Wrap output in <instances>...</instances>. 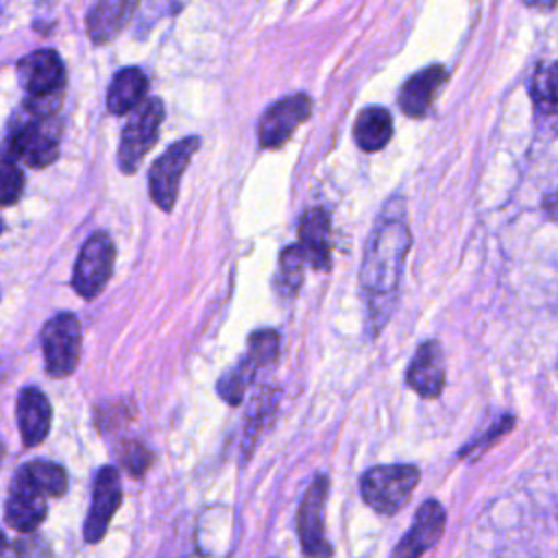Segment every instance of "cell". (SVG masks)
Masks as SVG:
<instances>
[{"label": "cell", "instance_id": "6da1fadb", "mask_svg": "<svg viewBox=\"0 0 558 558\" xmlns=\"http://www.w3.org/2000/svg\"><path fill=\"white\" fill-rule=\"evenodd\" d=\"M412 235L403 220V214L397 211L390 216L388 211L381 214L377 220L366 248H364V262H362V290L366 294L368 305V320L375 325V331L386 325L395 301L397 290L401 281V268L405 262V255L410 251Z\"/></svg>", "mask_w": 558, "mask_h": 558}, {"label": "cell", "instance_id": "7a4b0ae2", "mask_svg": "<svg viewBox=\"0 0 558 558\" xmlns=\"http://www.w3.org/2000/svg\"><path fill=\"white\" fill-rule=\"evenodd\" d=\"M421 471L414 464H386L368 469L360 480L362 499L384 517L399 512L412 497Z\"/></svg>", "mask_w": 558, "mask_h": 558}, {"label": "cell", "instance_id": "3957f363", "mask_svg": "<svg viewBox=\"0 0 558 558\" xmlns=\"http://www.w3.org/2000/svg\"><path fill=\"white\" fill-rule=\"evenodd\" d=\"M161 120H163V105L159 98L142 100L131 111V120L122 129L120 148H118V163L122 172L133 174L140 168L144 155L157 142Z\"/></svg>", "mask_w": 558, "mask_h": 558}, {"label": "cell", "instance_id": "277c9868", "mask_svg": "<svg viewBox=\"0 0 558 558\" xmlns=\"http://www.w3.org/2000/svg\"><path fill=\"white\" fill-rule=\"evenodd\" d=\"M46 368L52 377L70 375L78 364L81 327L72 314H57L41 329Z\"/></svg>", "mask_w": 558, "mask_h": 558}, {"label": "cell", "instance_id": "5b68a950", "mask_svg": "<svg viewBox=\"0 0 558 558\" xmlns=\"http://www.w3.org/2000/svg\"><path fill=\"white\" fill-rule=\"evenodd\" d=\"M329 482L325 475L314 477L310 488L303 495L296 527L303 554L310 558H331L333 549L325 538V501H327Z\"/></svg>", "mask_w": 558, "mask_h": 558}, {"label": "cell", "instance_id": "8992f818", "mask_svg": "<svg viewBox=\"0 0 558 558\" xmlns=\"http://www.w3.org/2000/svg\"><path fill=\"white\" fill-rule=\"evenodd\" d=\"M201 140L198 137H183L179 142H174L150 168L148 174V185H150V196L153 201L163 209L170 211L174 201H177V192H179V179L183 174V170L187 168L192 155L198 150Z\"/></svg>", "mask_w": 558, "mask_h": 558}, {"label": "cell", "instance_id": "52a82bcc", "mask_svg": "<svg viewBox=\"0 0 558 558\" xmlns=\"http://www.w3.org/2000/svg\"><path fill=\"white\" fill-rule=\"evenodd\" d=\"M111 270H113V242L105 231H96L87 238V242L78 253L74 275H72V286L83 299H94L109 281Z\"/></svg>", "mask_w": 558, "mask_h": 558}, {"label": "cell", "instance_id": "ba28073f", "mask_svg": "<svg viewBox=\"0 0 558 558\" xmlns=\"http://www.w3.org/2000/svg\"><path fill=\"white\" fill-rule=\"evenodd\" d=\"M17 81L31 98L61 94L65 70L54 50H35L17 61Z\"/></svg>", "mask_w": 558, "mask_h": 558}, {"label": "cell", "instance_id": "9c48e42d", "mask_svg": "<svg viewBox=\"0 0 558 558\" xmlns=\"http://www.w3.org/2000/svg\"><path fill=\"white\" fill-rule=\"evenodd\" d=\"M312 102L305 94H294L288 98L277 100L259 122V144L264 148H279L283 146L294 129L310 118Z\"/></svg>", "mask_w": 558, "mask_h": 558}, {"label": "cell", "instance_id": "30bf717a", "mask_svg": "<svg viewBox=\"0 0 558 558\" xmlns=\"http://www.w3.org/2000/svg\"><path fill=\"white\" fill-rule=\"evenodd\" d=\"M442 532H445V508L440 506V501L427 499L418 508L408 534L395 545L390 558H423V554L440 541Z\"/></svg>", "mask_w": 558, "mask_h": 558}, {"label": "cell", "instance_id": "8fae6325", "mask_svg": "<svg viewBox=\"0 0 558 558\" xmlns=\"http://www.w3.org/2000/svg\"><path fill=\"white\" fill-rule=\"evenodd\" d=\"M405 384L423 399H436L445 388V355L442 347L436 340H425L408 371H405Z\"/></svg>", "mask_w": 558, "mask_h": 558}, {"label": "cell", "instance_id": "7c38bea8", "mask_svg": "<svg viewBox=\"0 0 558 558\" xmlns=\"http://www.w3.org/2000/svg\"><path fill=\"white\" fill-rule=\"evenodd\" d=\"M122 488H120V477L113 466H102L96 475L94 482V495H92V506L85 519V541L96 543L102 538L107 532V525L111 521V514L120 506Z\"/></svg>", "mask_w": 558, "mask_h": 558}, {"label": "cell", "instance_id": "4fadbf2b", "mask_svg": "<svg viewBox=\"0 0 558 558\" xmlns=\"http://www.w3.org/2000/svg\"><path fill=\"white\" fill-rule=\"evenodd\" d=\"M46 517L44 493L28 480L24 469L15 475L7 499V523L20 532L35 530Z\"/></svg>", "mask_w": 558, "mask_h": 558}, {"label": "cell", "instance_id": "5bb4252c", "mask_svg": "<svg viewBox=\"0 0 558 558\" xmlns=\"http://www.w3.org/2000/svg\"><path fill=\"white\" fill-rule=\"evenodd\" d=\"M445 81H447V70L442 65H429V68L412 74L399 92L401 111L408 118L427 116V111L432 109L434 98H436L438 89L445 85Z\"/></svg>", "mask_w": 558, "mask_h": 558}, {"label": "cell", "instance_id": "9a60e30c", "mask_svg": "<svg viewBox=\"0 0 558 558\" xmlns=\"http://www.w3.org/2000/svg\"><path fill=\"white\" fill-rule=\"evenodd\" d=\"M9 155L31 168L50 166L59 155L57 140L39 124H24L9 140Z\"/></svg>", "mask_w": 558, "mask_h": 558}, {"label": "cell", "instance_id": "2e32d148", "mask_svg": "<svg viewBox=\"0 0 558 558\" xmlns=\"http://www.w3.org/2000/svg\"><path fill=\"white\" fill-rule=\"evenodd\" d=\"M329 216L320 207H312L301 216L299 222V246L305 253V259L316 270H327L331 266V251H329Z\"/></svg>", "mask_w": 558, "mask_h": 558}, {"label": "cell", "instance_id": "e0dca14e", "mask_svg": "<svg viewBox=\"0 0 558 558\" xmlns=\"http://www.w3.org/2000/svg\"><path fill=\"white\" fill-rule=\"evenodd\" d=\"M17 427L26 447L39 445L50 429V403L37 388H24L17 397Z\"/></svg>", "mask_w": 558, "mask_h": 558}, {"label": "cell", "instance_id": "ac0fdd59", "mask_svg": "<svg viewBox=\"0 0 558 558\" xmlns=\"http://www.w3.org/2000/svg\"><path fill=\"white\" fill-rule=\"evenodd\" d=\"M140 0H98L87 15V35L94 44L111 41L131 20Z\"/></svg>", "mask_w": 558, "mask_h": 558}, {"label": "cell", "instance_id": "d6986e66", "mask_svg": "<svg viewBox=\"0 0 558 558\" xmlns=\"http://www.w3.org/2000/svg\"><path fill=\"white\" fill-rule=\"evenodd\" d=\"M146 76L137 68L120 70L107 92V107L113 116H124L133 111L146 94Z\"/></svg>", "mask_w": 558, "mask_h": 558}, {"label": "cell", "instance_id": "ffe728a7", "mask_svg": "<svg viewBox=\"0 0 558 558\" xmlns=\"http://www.w3.org/2000/svg\"><path fill=\"white\" fill-rule=\"evenodd\" d=\"M353 137L366 153L381 150L392 137V118L384 107H368L360 111L353 124Z\"/></svg>", "mask_w": 558, "mask_h": 558}, {"label": "cell", "instance_id": "44dd1931", "mask_svg": "<svg viewBox=\"0 0 558 558\" xmlns=\"http://www.w3.org/2000/svg\"><path fill=\"white\" fill-rule=\"evenodd\" d=\"M530 96L541 116H558V61L543 63L534 70Z\"/></svg>", "mask_w": 558, "mask_h": 558}, {"label": "cell", "instance_id": "7402d4cb", "mask_svg": "<svg viewBox=\"0 0 558 558\" xmlns=\"http://www.w3.org/2000/svg\"><path fill=\"white\" fill-rule=\"evenodd\" d=\"M24 473L28 475V480L44 493V495H52V497H61L68 488V475L65 469L54 464V462H44V460H35L28 466H24Z\"/></svg>", "mask_w": 558, "mask_h": 558}, {"label": "cell", "instance_id": "603a6c76", "mask_svg": "<svg viewBox=\"0 0 558 558\" xmlns=\"http://www.w3.org/2000/svg\"><path fill=\"white\" fill-rule=\"evenodd\" d=\"M255 364L244 355L242 362H238L231 371H227L222 375V379L218 381V395L231 403V405H238L242 401V395L251 381V375L255 373Z\"/></svg>", "mask_w": 558, "mask_h": 558}, {"label": "cell", "instance_id": "cb8c5ba5", "mask_svg": "<svg viewBox=\"0 0 558 558\" xmlns=\"http://www.w3.org/2000/svg\"><path fill=\"white\" fill-rule=\"evenodd\" d=\"M305 262H307L305 253H303V248L299 244L296 246H288L281 253V259H279V288L286 294H294L296 288L301 286Z\"/></svg>", "mask_w": 558, "mask_h": 558}, {"label": "cell", "instance_id": "d4e9b609", "mask_svg": "<svg viewBox=\"0 0 558 558\" xmlns=\"http://www.w3.org/2000/svg\"><path fill=\"white\" fill-rule=\"evenodd\" d=\"M279 349V336L272 329H259L251 336L248 340V351L246 357L255 364V366H264L268 362L275 360Z\"/></svg>", "mask_w": 558, "mask_h": 558}, {"label": "cell", "instance_id": "484cf974", "mask_svg": "<svg viewBox=\"0 0 558 558\" xmlns=\"http://www.w3.org/2000/svg\"><path fill=\"white\" fill-rule=\"evenodd\" d=\"M24 187V177L13 161H0V205H13Z\"/></svg>", "mask_w": 558, "mask_h": 558}, {"label": "cell", "instance_id": "4316f807", "mask_svg": "<svg viewBox=\"0 0 558 558\" xmlns=\"http://www.w3.org/2000/svg\"><path fill=\"white\" fill-rule=\"evenodd\" d=\"M120 460L126 466L129 473L133 475H142L148 469V451L140 445V442H124L122 451H120Z\"/></svg>", "mask_w": 558, "mask_h": 558}, {"label": "cell", "instance_id": "83f0119b", "mask_svg": "<svg viewBox=\"0 0 558 558\" xmlns=\"http://www.w3.org/2000/svg\"><path fill=\"white\" fill-rule=\"evenodd\" d=\"M512 423H514V418H512V416H504L495 427H490V432H486L480 440L471 442L464 451H460V456H464L466 451H475V449H486V447H490V442H493V440H497L504 432H508V429L512 427Z\"/></svg>", "mask_w": 558, "mask_h": 558}, {"label": "cell", "instance_id": "f1b7e54d", "mask_svg": "<svg viewBox=\"0 0 558 558\" xmlns=\"http://www.w3.org/2000/svg\"><path fill=\"white\" fill-rule=\"evenodd\" d=\"M543 209L551 220H558V192H551L543 198Z\"/></svg>", "mask_w": 558, "mask_h": 558}, {"label": "cell", "instance_id": "f546056e", "mask_svg": "<svg viewBox=\"0 0 558 558\" xmlns=\"http://www.w3.org/2000/svg\"><path fill=\"white\" fill-rule=\"evenodd\" d=\"M527 7L532 9H541V11H549L558 4V0H523Z\"/></svg>", "mask_w": 558, "mask_h": 558}, {"label": "cell", "instance_id": "4dcf8cb0", "mask_svg": "<svg viewBox=\"0 0 558 558\" xmlns=\"http://www.w3.org/2000/svg\"><path fill=\"white\" fill-rule=\"evenodd\" d=\"M4 545H7V541H4V536H2V532H0V554L4 551Z\"/></svg>", "mask_w": 558, "mask_h": 558}, {"label": "cell", "instance_id": "1f68e13d", "mask_svg": "<svg viewBox=\"0 0 558 558\" xmlns=\"http://www.w3.org/2000/svg\"><path fill=\"white\" fill-rule=\"evenodd\" d=\"M2 456H4V447H2V442H0V460H2Z\"/></svg>", "mask_w": 558, "mask_h": 558}]
</instances>
